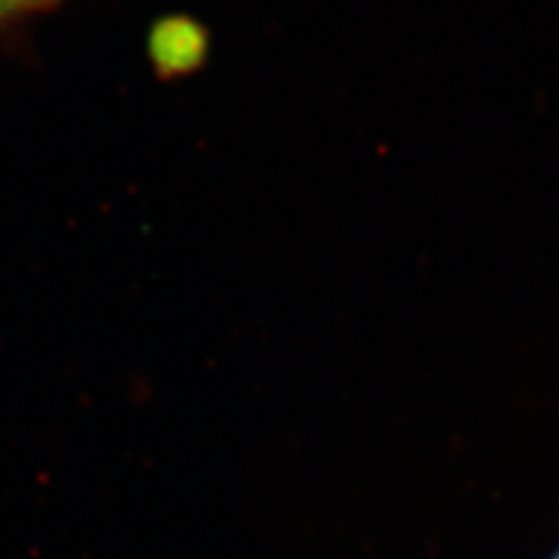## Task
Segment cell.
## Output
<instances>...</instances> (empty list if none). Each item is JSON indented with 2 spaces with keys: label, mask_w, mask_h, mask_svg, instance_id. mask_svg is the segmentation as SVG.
<instances>
[{
  "label": "cell",
  "mask_w": 559,
  "mask_h": 559,
  "mask_svg": "<svg viewBox=\"0 0 559 559\" xmlns=\"http://www.w3.org/2000/svg\"><path fill=\"white\" fill-rule=\"evenodd\" d=\"M43 3V0H0V22L12 20V16H20L28 10H35Z\"/></svg>",
  "instance_id": "1"
},
{
  "label": "cell",
  "mask_w": 559,
  "mask_h": 559,
  "mask_svg": "<svg viewBox=\"0 0 559 559\" xmlns=\"http://www.w3.org/2000/svg\"><path fill=\"white\" fill-rule=\"evenodd\" d=\"M555 559H559V552H557V557H555Z\"/></svg>",
  "instance_id": "2"
}]
</instances>
